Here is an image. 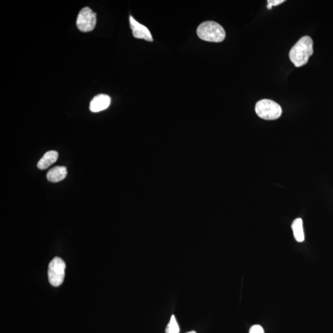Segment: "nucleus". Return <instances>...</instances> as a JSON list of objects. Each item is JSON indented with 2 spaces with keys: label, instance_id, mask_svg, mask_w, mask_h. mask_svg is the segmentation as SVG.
Returning a JSON list of instances; mask_svg holds the SVG:
<instances>
[{
  "label": "nucleus",
  "instance_id": "nucleus-1",
  "mask_svg": "<svg viewBox=\"0 0 333 333\" xmlns=\"http://www.w3.org/2000/svg\"><path fill=\"white\" fill-rule=\"evenodd\" d=\"M313 40L309 36L301 38L291 49L289 57L297 68L306 65L313 54Z\"/></svg>",
  "mask_w": 333,
  "mask_h": 333
},
{
  "label": "nucleus",
  "instance_id": "nucleus-2",
  "mask_svg": "<svg viewBox=\"0 0 333 333\" xmlns=\"http://www.w3.org/2000/svg\"><path fill=\"white\" fill-rule=\"evenodd\" d=\"M197 34L201 39L210 42H221L226 33L222 26L214 21H206L199 25Z\"/></svg>",
  "mask_w": 333,
  "mask_h": 333
},
{
  "label": "nucleus",
  "instance_id": "nucleus-3",
  "mask_svg": "<svg viewBox=\"0 0 333 333\" xmlns=\"http://www.w3.org/2000/svg\"><path fill=\"white\" fill-rule=\"evenodd\" d=\"M255 110L260 118L268 121L279 119L282 115L281 106L276 102L268 99L258 101L256 105Z\"/></svg>",
  "mask_w": 333,
  "mask_h": 333
},
{
  "label": "nucleus",
  "instance_id": "nucleus-4",
  "mask_svg": "<svg viewBox=\"0 0 333 333\" xmlns=\"http://www.w3.org/2000/svg\"><path fill=\"white\" fill-rule=\"evenodd\" d=\"M66 264L62 259L55 258L49 263V282L52 286L58 287L63 284L65 276Z\"/></svg>",
  "mask_w": 333,
  "mask_h": 333
},
{
  "label": "nucleus",
  "instance_id": "nucleus-5",
  "mask_svg": "<svg viewBox=\"0 0 333 333\" xmlns=\"http://www.w3.org/2000/svg\"><path fill=\"white\" fill-rule=\"evenodd\" d=\"M96 24V14L89 7L83 8L77 17L78 29L82 32H89L95 29Z\"/></svg>",
  "mask_w": 333,
  "mask_h": 333
},
{
  "label": "nucleus",
  "instance_id": "nucleus-6",
  "mask_svg": "<svg viewBox=\"0 0 333 333\" xmlns=\"http://www.w3.org/2000/svg\"><path fill=\"white\" fill-rule=\"evenodd\" d=\"M130 24L134 37L136 39H144L149 42H153V37H152L149 29L145 25L140 24L132 16L130 17Z\"/></svg>",
  "mask_w": 333,
  "mask_h": 333
},
{
  "label": "nucleus",
  "instance_id": "nucleus-7",
  "mask_svg": "<svg viewBox=\"0 0 333 333\" xmlns=\"http://www.w3.org/2000/svg\"><path fill=\"white\" fill-rule=\"evenodd\" d=\"M109 96L104 94L96 95L90 104V110L93 113H98L106 109L110 104Z\"/></svg>",
  "mask_w": 333,
  "mask_h": 333
},
{
  "label": "nucleus",
  "instance_id": "nucleus-8",
  "mask_svg": "<svg viewBox=\"0 0 333 333\" xmlns=\"http://www.w3.org/2000/svg\"><path fill=\"white\" fill-rule=\"evenodd\" d=\"M67 175H68V171L65 166H57L48 171L46 177L49 182L57 183L65 179Z\"/></svg>",
  "mask_w": 333,
  "mask_h": 333
},
{
  "label": "nucleus",
  "instance_id": "nucleus-9",
  "mask_svg": "<svg viewBox=\"0 0 333 333\" xmlns=\"http://www.w3.org/2000/svg\"><path fill=\"white\" fill-rule=\"evenodd\" d=\"M58 153L55 151H49L44 154V156L37 163L38 168L40 170H45L57 161Z\"/></svg>",
  "mask_w": 333,
  "mask_h": 333
},
{
  "label": "nucleus",
  "instance_id": "nucleus-10",
  "mask_svg": "<svg viewBox=\"0 0 333 333\" xmlns=\"http://www.w3.org/2000/svg\"><path fill=\"white\" fill-rule=\"evenodd\" d=\"M292 230H293L294 237L297 242H302L304 241L305 235L302 218L295 219L292 224Z\"/></svg>",
  "mask_w": 333,
  "mask_h": 333
},
{
  "label": "nucleus",
  "instance_id": "nucleus-11",
  "mask_svg": "<svg viewBox=\"0 0 333 333\" xmlns=\"http://www.w3.org/2000/svg\"><path fill=\"white\" fill-rule=\"evenodd\" d=\"M180 328L174 315H172L170 321L165 329V333H179Z\"/></svg>",
  "mask_w": 333,
  "mask_h": 333
},
{
  "label": "nucleus",
  "instance_id": "nucleus-12",
  "mask_svg": "<svg viewBox=\"0 0 333 333\" xmlns=\"http://www.w3.org/2000/svg\"><path fill=\"white\" fill-rule=\"evenodd\" d=\"M284 2H285V0H268L267 8L268 10H271L272 7L281 5Z\"/></svg>",
  "mask_w": 333,
  "mask_h": 333
},
{
  "label": "nucleus",
  "instance_id": "nucleus-13",
  "mask_svg": "<svg viewBox=\"0 0 333 333\" xmlns=\"http://www.w3.org/2000/svg\"><path fill=\"white\" fill-rule=\"evenodd\" d=\"M249 333H264V330L261 325H255L251 327Z\"/></svg>",
  "mask_w": 333,
  "mask_h": 333
},
{
  "label": "nucleus",
  "instance_id": "nucleus-14",
  "mask_svg": "<svg viewBox=\"0 0 333 333\" xmlns=\"http://www.w3.org/2000/svg\"><path fill=\"white\" fill-rule=\"evenodd\" d=\"M186 333H197V332L195 331H189V332H186Z\"/></svg>",
  "mask_w": 333,
  "mask_h": 333
}]
</instances>
